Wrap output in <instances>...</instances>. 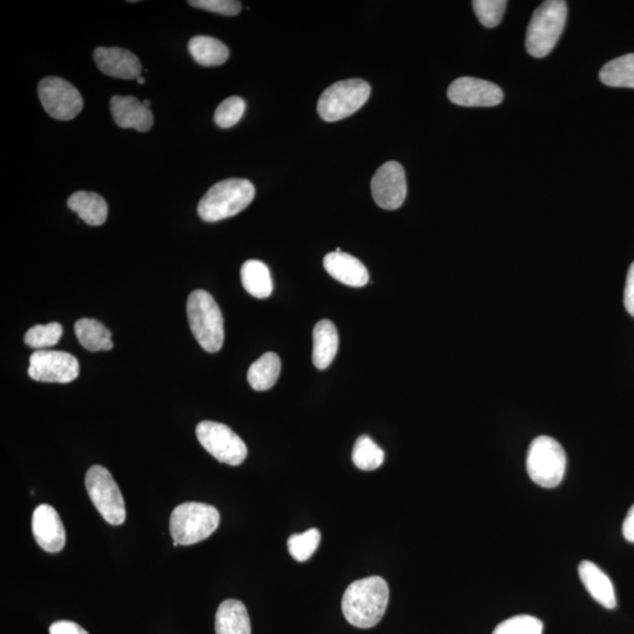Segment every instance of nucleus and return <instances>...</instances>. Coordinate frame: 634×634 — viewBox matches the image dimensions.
I'll return each mask as SVG.
<instances>
[{
	"label": "nucleus",
	"mask_w": 634,
	"mask_h": 634,
	"mask_svg": "<svg viewBox=\"0 0 634 634\" xmlns=\"http://www.w3.org/2000/svg\"><path fill=\"white\" fill-rule=\"evenodd\" d=\"M313 363L317 369L325 370L335 359L339 349V334L332 321L322 320L313 332Z\"/></svg>",
	"instance_id": "obj_20"
},
{
	"label": "nucleus",
	"mask_w": 634,
	"mask_h": 634,
	"mask_svg": "<svg viewBox=\"0 0 634 634\" xmlns=\"http://www.w3.org/2000/svg\"><path fill=\"white\" fill-rule=\"evenodd\" d=\"M323 266L332 278L349 287H363L369 281V273L363 263L347 253H329Z\"/></svg>",
	"instance_id": "obj_17"
},
{
	"label": "nucleus",
	"mask_w": 634,
	"mask_h": 634,
	"mask_svg": "<svg viewBox=\"0 0 634 634\" xmlns=\"http://www.w3.org/2000/svg\"><path fill=\"white\" fill-rule=\"evenodd\" d=\"M32 532L37 544L50 553L64 549L66 532L58 512L49 504L37 507L32 515Z\"/></svg>",
	"instance_id": "obj_14"
},
{
	"label": "nucleus",
	"mask_w": 634,
	"mask_h": 634,
	"mask_svg": "<svg viewBox=\"0 0 634 634\" xmlns=\"http://www.w3.org/2000/svg\"><path fill=\"white\" fill-rule=\"evenodd\" d=\"M62 336V325L58 322H52L49 325H37L30 328L25 334L24 341L26 346L37 350H45L56 346Z\"/></svg>",
	"instance_id": "obj_28"
},
{
	"label": "nucleus",
	"mask_w": 634,
	"mask_h": 634,
	"mask_svg": "<svg viewBox=\"0 0 634 634\" xmlns=\"http://www.w3.org/2000/svg\"><path fill=\"white\" fill-rule=\"evenodd\" d=\"M40 103L53 119L69 121L83 111L82 94L65 79L49 77L38 85Z\"/></svg>",
	"instance_id": "obj_10"
},
{
	"label": "nucleus",
	"mask_w": 634,
	"mask_h": 634,
	"mask_svg": "<svg viewBox=\"0 0 634 634\" xmlns=\"http://www.w3.org/2000/svg\"><path fill=\"white\" fill-rule=\"evenodd\" d=\"M188 4L192 8L219 13L222 16H236L242 10V4L235 0H190Z\"/></svg>",
	"instance_id": "obj_33"
},
{
	"label": "nucleus",
	"mask_w": 634,
	"mask_h": 634,
	"mask_svg": "<svg viewBox=\"0 0 634 634\" xmlns=\"http://www.w3.org/2000/svg\"><path fill=\"white\" fill-rule=\"evenodd\" d=\"M137 80L140 85H144L146 83V80L143 77H140Z\"/></svg>",
	"instance_id": "obj_38"
},
{
	"label": "nucleus",
	"mask_w": 634,
	"mask_h": 634,
	"mask_svg": "<svg viewBox=\"0 0 634 634\" xmlns=\"http://www.w3.org/2000/svg\"><path fill=\"white\" fill-rule=\"evenodd\" d=\"M407 179L396 161L383 164L372 180V194L377 205L387 211L399 209L407 198Z\"/></svg>",
	"instance_id": "obj_12"
},
{
	"label": "nucleus",
	"mask_w": 634,
	"mask_h": 634,
	"mask_svg": "<svg viewBox=\"0 0 634 634\" xmlns=\"http://www.w3.org/2000/svg\"><path fill=\"white\" fill-rule=\"evenodd\" d=\"M80 374L77 357L55 350H37L30 357L29 376L45 383H70Z\"/></svg>",
	"instance_id": "obj_11"
},
{
	"label": "nucleus",
	"mask_w": 634,
	"mask_h": 634,
	"mask_svg": "<svg viewBox=\"0 0 634 634\" xmlns=\"http://www.w3.org/2000/svg\"><path fill=\"white\" fill-rule=\"evenodd\" d=\"M187 316L195 340L208 353L224 346V317L218 303L206 290H195L187 301Z\"/></svg>",
	"instance_id": "obj_3"
},
{
	"label": "nucleus",
	"mask_w": 634,
	"mask_h": 634,
	"mask_svg": "<svg viewBox=\"0 0 634 634\" xmlns=\"http://www.w3.org/2000/svg\"><path fill=\"white\" fill-rule=\"evenodd\" d=\"M508 2L505 0H475L472 2L478 20L485 28H496L501 24Z\"/></svg>",
	"instance_id": "obj_30"
},
{
	"label": "nucleus",
	"mask_w": 634,
	"mask_h": 634,
	"mask_svg": "<svg viewBox=\"0 0 634 634\" xmlns=\"http://www.w3.org/2000/svg\"><path fill=\"white\" fill-rule=\"evenodd\" d=\"M246 110V103L240 97L222 101L214 114V121L221 128H231L239 123Z\"/></svg>",
	"instance_id": "obj_32"
},
{
	"label": "nucleus",
	"mask_w": 634,
	"mask_h": 634,
	"mask_svg": "<svg viewBox=\"0 0 634 634\" xmlns=\"http://www.w3.org/2000/svg\"><path fill=\"white\" fill-rule=\"evenodd\" d=\"M370 93L372 87L366 80H341L322 93L317 104V112L328 123L346 119L367 103Z\"/></svg>",
	"instance_id": "obj_7"
},
{
	"label": "nucleus",
	"mask_w": 634,
	"mask_h": 634,
	"mask_svg": "<svg viewBox=\"0 0 634 634\" xmlns=\"http://www.w3.org/2000/svg\"><path fill=\"white\" fill-rule=\"evenodd\" d=\"M93 59L106 76L125 80L141 77L143 67L131 51L120 47H98L93 53Z\"/></svg>",
	"instance_id": "obj_15"
},
{
	"label": "nucleus",
	"mask_w": 634,
	"mask_h": 634,
	"mask_svg": "<svg viewBox=\"0 0 634 634\" xmlns=\"http://www.w3.org/2000/svg\"><path fill=\"white\" fill-rule=\"evenodd\" d=\"M77 339L90 352H101L113 348L112 333L103 323L94 319H82L74 326Z\"/></svg>",
	"instance_id": "obj_24"
},
{
	"label": "nucleus",
	"mask_w": 634,
	"mask_h": 634,
	"mask_svg": "<svg viewBox=\"0 0 634 634\" xmlns=\"http://www.w3.org/2000/svg\"><path fill=\"white\" fill-rule=\"evenodd\" d=\"M281 373L280 357L275 353H266L255 361L248 370V382L256 391L272 389Z\"/></svg>",
	"instance_id": "obj_25"
},
{
	"label": "nucleus",
	"mask_w": 634,
	"mask_h": 634,
	"mask_svg": "<svg viewBox=\"0 0 634 634\" xmlns=\"http://www.w3.org/2000/svg\"><path fill=\"white\" fill-rule=\"evenodd\" d=\"M143 104H144L145 107H147V109H150V107H151V101L150 100H144Z\"/></svg>",
	"instance_id": "obj_37"
},
{
	"label": "nucleus",
	"mask_w": 634,
	"mask_h": 634,
	"mask_svg": "<svg viewBox=\"0 0 634 634\" xmlns=\"http://www.w3.org/2000/svg\"><path fill=\"white\" fill-rule=\"evenodd\" d=\"M448 98L458 106L494 107L502 103L504 94L501 87L488 80L463 77L449 86Z\"/></svg>",
	"instance_id": "obj_13"
},
{
	"label": "nucleus",
	"mask_w": 634,
	"mask_h": 634,
	"mask_svg": "<svg viewBox=\"0 0 634 634\" xmlns=\"http://www.w3.org/2000/svg\"><path fill=\"white\" fill-rule=\"evenodd\" d=\"M568 18V5L563 0L544 2L534 12L526 31L525 46L529 55L544 58L555 49Z\"/></svg>",
	"instance_id": "obj_4"
},
{
	"label": "nucleus",
	"mask_w": 634,
	"mask_h": 634,
	"mask_svg": "<svg viewBox=\"0 0 634 634\" xmlns=\"http://www.w3.org/2000/svg\"><path fill=\"white\" fill-rule=\"evenodd\" d=\"M173 545L175 546V548H178V546L180 545L178 542H173Z\"/></svg>",
	"instance_id": "obj_39"
},
{
	"label": "nucleus",
	"mask_w": 634,
	"mask_h": 634,
	"mask_svg": "<svg viewBox=\"0 0 634 634\" xmlns=\"http://www.w3.org/2000/svg\"><path fill=\"white\" fill-rule=\"evenodd\" d=\"M578 573L586 590L597 603L607 610L615 609L617 606L615 588L602 569H599L595 563L584 561L579 564Z\"/></svg>",
	"instance_id": "obj_18"
},
{
	"label": "nucleus",
	"mask_w": 634,
	"mask_h": 634,
	"mask_svg": "<svg viewBox=\"0 0 634 634\" xmlns=\"http://www.w3.org/2000/svg\"><path fill=\"white\" fill-rule=\"evenodd\" d=\"M389 603V586L382 577L373 576L350 584L342 598V612L349 624L372 629L381 622Z\"/></svg>",
	"instance_id": "obj_1"
},
{
	"label": "nucleus",
	"mask_w": 634,
	"mask_h": 634,
	"mask_svg": "<svg viewBox=\"0 0 634 634\" xmlns=\"http://www.w3.org/2000/svg\"><path fill=\"white\" fill-rule=\"evenodd\" d=\"M110 107L114 123L119 127L133 128L139 132L151 130L154 123L153 113L136 97L114 96Z\"/></svg>",
	"instance_id": "obj_16"
},
{
	"label": "nucleus",
	"mask_w": 634,
	"mask_h": 634,
	"mask_svg": "<svg viewBox=\"0 0 634 634\" xmlns=\"http://www.w3.org/2000/svg\"><path fill=\"white\" fill-rule=\"evenodd\" d=\"M87 494L107 523L121 525L126 521L123 494L111 472L101 465H93L85 478Z\"/></svg>",
	"instance_id": "obj_8"
},
{
	"label": "nucleus",
	"mask_w": 634,
	"mask_h": 634,
	"mask_svg": "<svg viewBox=\"0 0 634 634\" xmlns=\"http://www.w3.org/2000/svg\"><path fill=\"white\" fill-rule=\"evenodd\" d=\"M526 469L532 481L543 488H556L566 470V454L555 438L539 436L531 442Z\"/></svg>",
	"instance_id": "obj_6"
},
{
	"label": "nucleus",
	"mask_w": 634,
	"mask_h": 634,
	"mask_svg": "<svg viewBox=\"0 0 634 634\" xmlns=\"http://www.w3.org/2000/svg\"><path fill=\"white\" fill-rule=\"evenodd\" d=\"M624 305L627 313L634 317V262L629 269V273H627Z\"/></svg>",
	"instance_id": "obj_35"
},
{
	"label": "nucleus",
	"mask_w": 634,
	"mask_h": 634,
	"mask_svg": "<svg viewBox=\"0 0 634 634\" xmlns=\"http://www.w3.org/2000/svg\"><path fill=\"white\" fill-rule=\"evenodd\" d=\"M543 623L536 617L521 615L504 620L492 634H543Z\"/></svg>",
	"instance_id": "obj_31"
},
{
	"label": "nucleus",
	"mask_w": 634,
	"mask_h": 634,
	"mask_svg": "<svg viewBox=\"0 0 634 634\" xmlns=\"http://www.w3.org/2000/svg\"><path fill=\"white\" fill-rule=\"evenodd\" d=\"M241 282L247 293L256 299H267L273 293L271 272L262 261H246L241 268Z\"/></svg>",
	"instance_id": "obj_22"
},
{
	"label": "nucleus",
	"mask_w": 634,
	"mask_h": 634,
	"mask_svg": "<svg viewBox=\"0 0 634 634\" xmlns=\"http://www.w3.org/2000/svg\"><path fill=\"white\" fill-rule=\"evenodd\" d=\"M198 441L221 463L240 465L246 460L248 450L244 441L225 424L204 421L197 427Z\"/></svg>",
	"instance_id": "obj_9"
},
{
	"label": "nucleus",
	"mask_w": 634,
	"mask_h": 634,
	"mask_svg": "<svg viewBox=\"0 0 634 634\" xmlns=\"http://www.w3.org/2000/svg\"><path fill=\"white\" fill-rule=\"evenodd\" d=\"M219 524V511L212 505L187 502L173 510L170 531L173 541L188 546L205 541Z\"/></svg>",
	"instance_id": "obj_5"
},
{
	"label": "nucleus",
	"mask_w": 634,
	"mask_h": 634,
	"mask_svg": "<svg viewBox=\"0 0 634 634\" xmlns=\"http://www.w3.org/2000/svg\"><path fill=\"white\" fill-rule=\"evenodd\" d=\"M321 534L317 529H309L303 534L290 536L287 542L290 556L296 562H307L314 552L319 548Z\"/></svg>",
	"instance_id": "obj_29"
},
{
	"label": "nucleus",
	"mask_w": 634,
	"mask_h": 634,
	"mask_svg": "<svg viewBox=\"0 0 634 634\" xmlns=\"http://www.w3.org/2000/svg\"><path fill=\"white\" fill-rule=\"evenodd\" d=\"M67 206L90 226L103 225L109 215V206L105 199L93 192L73 193L67 201Z\"/></svg>",
	"instance_id": "obj_21"
},
{
	"label": "nucleus",
	"mask_w": 634,
	"mask_h": 634,
	"mask_svg": "<svg viewBox=\"0 0 634 634\" xmlns=\"http://www.w3.org/2000/svg\"><path fill=\"white\" fill-rule=\"evenodd\" d=\"M50 634H90L77 623L69 620H59L50 626Z\"/></svg>",
	"instance_id": "obj_34"
},
{
	"label": "nucleus",
	"mask_w": 634,
	"mask_h": 634,
	"mask_svg": "<svg viewBox=\"0 0 634 634\" xmlns=\"http://www.w3.org/2000/svg\"><path fill=\"white\" fill-rule=\"evenodd\" d=\"M623 536L627 542L634 543V504L629 512H627L623 523Z\"/></svg>",
	"instance_id": "obj_36"
},
{
	"label": "nucleus",
	"mask_w": 634,
	"mask_h": 634,
	"mask_svg": "<svg viewBox=\"0 0 634 634\" xmlns=\"http://www.w3.org/2000/svg\"><path fill=\"white\" fill-rule=\"evenodd\" d=\"M353 462L364 471L379 469L384 462L383 450L372 438L363 435L357 438L353 449Z\"/></svg>",
	"instance_id": "obj_27"
},
{
	"label": "nucleus",
	"mask_w": 634,
	"mask_h": 634,
	"mask_svg": "<svg viewBox=\"0 0 634 634\" xmlns=\"http://www.w3.org/2000/svg\"><path fill=\"white\" fill-rule=\"evenodd\" d=\"M599 78L607 86L634 89V53L605 64L599 72Z\"/></svg>",
	"instance_id": "obj_26"
},
{
	"label": "nucleus",
	"mask_w": 634,
	"mask_h": 634,
	"mask_svg": "<svg viewBox=\"0 0 634 634\" xmlns=\"http://www.w3.org/2000/svg\"><path fill=\"white\" fill-rule=\"evenodd\" d=\"M255 197V188L246 179H228L209 188L198 206L199 217L206 222H218L244 211Z\"/></svg>",
	"instance_id": "obj_2"
},
{
	"label": "nucleus",
	"mask_w": 634,
	"mask_h": 634,
	"mask_svg": "<svg viewBox=\"0 0 634 634\" xmlns=\"http://www.w3.org/2000/svg\"><path fill=\"white\" fill-rule=\"evenodd\" d=\"M188 50L195 62L206 67L224 65L229 58L228 47L221 40L208 36L193 37Z\"/></svg>",
	"instance_id": "obj_23"
},
{
	"label": "nucleus",
	"mask_w": 634,
	"mask_h": 634,
	"mask_svg": "<svg viewBox=\"0 0 634 634\" xmlns=\"http://www.w3.org/2000/svg\"><path fill=\"white\" fill-rule=\"evenodd\" d=\"M215 633L252 634L251 619L245 604L236 599L222 602L215 615Z\"/></svg>",
	"instance_id": "obj_19"
}]
</instances>
